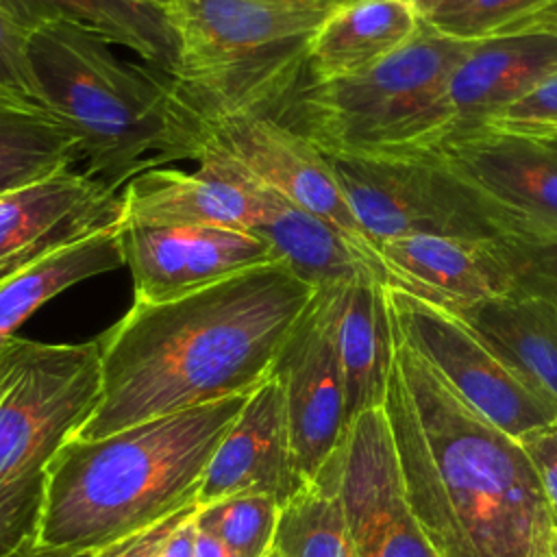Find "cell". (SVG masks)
Returning <instances> with one entry per match:
<instances>
[{
    "mask_svg": "<svg viewBox=\"0 0 557 557\" xmlns=\"http://www.w3.org/2000/svg\"><path fill=\"white\" fill-rule=\"evenodd\" d=\"M315 292L272 261L172 300H133L98 337L100 398L72 437L250 394Z\"/></svg>",
    "mask_w": 557,
    "mask_h": 557,
    "instance_id": "obj_1",
    "label": "cell"
},
{
    "mask_svg": "<svg viewBox=\"0 0 557 557\" xmlns=\"http://www.w3.org/2000/svg\"><path fill=\"white\" fill-rule=\"evenodd\" d=\"M383 409L409 505L437 557H557V527L520 440L463 400L396 329Z\"/></svg>",
    "mask_w": 557,
    "mask_h": 557,
    "instance_id": "obj_2",
    "label": "cell"
},
{
    "mask_svg": "<svg viewBox=\"0 0 557 557\" xmlns=\"http://www.w3.org/2000/svg\"><path fill=\"white\" fill-rule=\"evenodd\" d=\"M246 396L159 416L94 440L70 437L48 466L35 548L94 553L198 503L209 461Z\"/></svg>",
    "mask_w": 557,
    "mask_h": 557,
    "instance_id": "obj_3",
    "label": "cell"
},
{
    "mask_svg": "<svg viewBox=\"0 0 557 557\" xmlns=\"http://www.w3.org/2000/svg\"><path fill=\"white\" fill-rule=\"evenodd\" d=\"M28 52L46 107L78 137L89 176L120 191L185 161L170 74L122 61L107 39L61 22L35 26Z\"/></svg>",
    "mask_w": 557,
    "mask_h": 557,
    "instance_id": "obj_4",
    "label": "cell"
},
{
    "mask_svg": "<svg viewBox=\"0 0 557 557\" xmlns=\"http://www.w3.org/2000/svg\"><path fill=\"white\" fill-rule=\"evenodd\" d=\"M470 46L422 20L409 44L361 74L315 83L302 70L265 113L329 154L429 150L448 135V81Z\"/></svg>",
    "mask_w": 557,
    "mask_h": 557,
    "instance_id": "obj_5",
    "label": "cell"
},
{
    "mask_svg": "<svg viewBox=\"0 0 557 557\" xmlns=\"http://www.w3.org/2000/svg\"><path fill=\"white\" fill-rule=\"evenodd\" d=\"M329 13L270 0H172L176 104L198 113L268 109L302 74Z\"/></svg>",
    "mask_w": 557,
    "mask_h": 557,
    "instance_id": "obj_6",
    "label": "cell"
},
{
    "mask_svg": "<svg viewBox=\"0 0 557 557\" xmlns=\"http://www.w3.org/2000/svg\"><path fill=\"white\" fill-rule=\"evenodd\" d=\"M11 370L0 396V518L39 527L48 466L98 405L100 344L9 339Z\"/></svg>",
    "mask_w": 557,
    "mask_h": 557,
    "instance_id": "obj_7",
    "label": "cell"
},
{
    "mask_svg": "<svg viewBox=\"0 0 557 557\" xmlns=\"http://www.w3.org/2000/svg\"><path fill=\"white\" fill-rule=\"evenodd\" d=\"M326 154L368 239L450 235L505 239L472 191L431 152Z\"/></svg>",
    "mask_w": 557,
    "mask_h": 557,
    "instance_id": "obj_8",
    "label": "cell"
},
{
    "mask_svg": "<svg viewBox=\"0 0 557 557\" xmlns=\"http://www.w3.org/2000/svg\"><path fill=\"white\" fill-rule=\"evenodd\" d=\"M185 159L220 154L261 185L339 228L381 270L379 252L359 226L329 161L302 135L265 111H187L176 104ZM385 274V272H383Z\"/></svg>",
    "mask_w": 557,
    "mask_h": 557,
    "instance_id": "obj_9",
    "label": "cell"
},
{
    "mask_svg": "<svg viewBox=\"0 0 557 557\" xmlns=\"http://www.w3.org/2000/svg\"><path fill=\"white\" fill-rule=\"evenodd\" d=\"M509 242L557 239V133H453L429 148Z\"/></svg>",
    "mask_w": 557,
    "mask_h": 557,
    "instance_id": "obj_10",
    "label": "cell"
},
{
    "mask_svg": "<svg viewBox=\"0 0 557 557\" xmlns=\"http://www.w3.org/2000/svg\"><path fill=\"white\" fill-rule=\"evenodd\" d=\"M394 329L476 411L516 440L557 422V400L540 394L457 313L385 283Z\"/></svg>",
    "mask_w": 557,
    "mask_h": 557,
    "instance_id": "obj_11",
    "label": "cell"
},
{
    "mask_svg": "<svg viewBox=\"0 0 557 557\" xmlns=\"http://www.w3.org/2000/svg\"><path fill=\"white\" fill-rule=\"evenodd\" d=\"M339 287H324L313 294L272 366L285 394L292 448L302 481L320 472L348 433L337 348Z\"/></svg>",
    "mask_w": 557,
    "mask_h": 557,
    "instance_id": "obj_12",
    "label": "cell"
},
{
    "mask_svg": "<svg viewBox=\"0 0 557 557\" xmlns=\"http://www.w3.org/2000/svg\"><path fill=\"white\" fill-rule=\"evenodd\" d=\"M342 500L357 557H437L409 505L383 407L348 426Z\"/></svg>",
    "mask_w": 557,
    "mask_h": 557,
    "instance_id": "obj_13",
    "label": "cell"
},
{
    "mask_svg": "<svg viewBox=\"0 0 557 557\" xmlns=\"http://www.w3.org/2000/svg\"><path fill=\"white\" fill-rule=\"evenodd\" d=\"M196 172L152 168L122 187V224L222 226L255 231L276 202V191L220 154L198 157Z\"/></svg>",
    "mask_w": 557,
    "mask_h": 557,
    "instance_id": "obj_14",
    "label": "cell"
},
{
    "mask_svg": "<svg viewBox=\"0 0 557 557\" xmlns=\"http://www.w3.org/2000/svg\"><path fill=\"white\" fill-rule=\"evenodd\" d=\"M122 226V191L72 168L0 196V283L59 248Z\"/></svg>",
    "mask_w": 557,
    "mask_h": 557,
    "instance_id": "obj_15",
    "label": "cell"
},
{
    "mask_svg": "<svg viewBox=\"0 0 557 557\" xmlns=\"http://www.w3.org/2000/svg\"><path fill=\"white\" fill-rule=\"evenodd\" d=\"M124 265L135 300L163 302L187 296L244 270L272 263L263 237L222 226H133L122 224Z\"/></svg>",
    "mask_w": 557,
    "mask_h": 557,
    "instance_id": "obj_16",
    "label": "cell"
},
{
    "mask_svg": "<svg viewBox=\"0 0 557 557\" xmlns=\"http://www.w3.org/2000/svg\"><path fill=\"white\" fill-rule=\"evenodd\" d=\"M509 239L409 235L379 246L385 283L453 313L516 287Z\"/></svg>",
    "mask_w": 557,
    "mask_h": 557,
    "instance_id": "obj_17",
    "label": "cell"
},
{
    "mask_svg": "<svg viewBox=\"0 0 557 557\" xmlns=\"http://www.w3.org/2000/svg\"><path fill=\"white\" fill-rule=\"evenodd\" d=\"M305 485L298 474L285 394L278 379L259 383L226 431L205 472L198 505L235 494H268L281 505Z\"/></svg>",
    "mask_w": 557,
    "mask_h": 557,
    "instance_id": "obj_18",
    "label": "cell"
},
{
    "mask_svg": "<svg viewBox=\"0 0 557 557\" xmlns=\"http://www.w3.org/2000/svg\"><path fill=\"white\" fill-rule=\"evenodd\" d=\"M555 72L553 30H520L472 41L448 81V135L485 126Z\"/></svg>",
    "mask_w": 557,
    "mask_h": 557,
    "instance_id": "obj_19",
    "label": "cell"
},
{
    "mask_svg": "<svg viewBox=\"0 0 557 557\" xmlns=\"http://www.w3.org/2000/svg\"><path fill=\"white\" fill-rule=\"evenodd\" d=\"M420 24L409 0H350L333 9L313 33L305 76L329 83L361 74L409 44Z\"/></svg>",
    "mask_w": 557,
    "mask_h": 557,
    "instance_id": "obj_20",
    "label": "cell"
},
{
    "mask_svg": "<svg viewBox=\"0 0 557 557\" xmlns=\"http://www.w3.org/2000/svg\"><path fill=\"white\" fill-rule=\"evenodd\" d=\"M337 348L346 389V422L383 407L392 361L394 329L385 283L363 274L339 287Z\"/></svg>",
    "mask_w": 557,
    "mask_h": 557,
    "instance_id": "obj_21",
    "label": "cell"
},
{
    "mask_svg": "<svg viewBox=\"0 0 557 557\" xmlns=\"http://www.w3.org/2000/svg\"><path fill=\"white\" fill-rule=\"evenodd\" d=\"M24 28L61 22L133 50L141 61L174 78L178 41L168 7L150 0H0Z\"/></svg>",
    "mask_w": 557,
    "mask_h": 557,
    "instance_id": "obj_22",
    "label": "cell"
},
{
    "mask_svg": "<svg viewBox=\"0 0 557 557\" xmlns=\"http://www.w3.org/2000/svg\"><path fill=\"white\" fill-rule=\"evenodd\" d=\"M540 394L557 400V305L513 287L457 313Z\"/></svg>",
    "mask_w": 557,
    "mask_h": 557,
    "instance_id": "obj_23",
    "label": "cell"
},
{
    "mask_svg": "<svg viewBox=\"0 0 557 557\" xmlns=\"http://www.w3.org/2000/svg\"><path fill=\"white\" fill-rule=\"evenodd\" d=\"M252 233L268 242L274 261L313 289L344 285L363 274H374L385 283L383 270L339 228L281 194L272 213Z\"/></svg>",
    "mask_w": 557,
    "mask_h": 557,
    "instance_id": "obj_24",
    "label": "cell"
},
{
    "mask_svg": "<svg viewBox=\"0 0 557 557\" xmlns=\"http://www.w3.org/2000/svg\"><path fill=\"white\" fill-rule=\"evenodd\" d=\"M124 265L122 226L100 231L54 250L0 283V350L15 331L67 287Z\"/></svg>",
    "mask_w": 557,
    "mask_h": 557,
    "instance_id": "obj_25",
    "label": "cell"
},
{
    "mask_svg": "<svg viewBox=\"0 0 557 557\" xmlns=\"http://www.w3.org/2000/svg\"><path fill=\"white\" fill-rule=\"evenodd\" d=\"M342 448L278 511L272 557H357L342 500Z\"/></svg>",
    "mask_w": 557,
    "mask_h": 557,
    "instance_id": "obj_26",
    "label": "cell"
},
{
    "mask_svg": "<svg viewBox=\"0 0 557 557\" xmlns=\"http://www.w3.org/2000/svg\"><path fill=\"white\" fill-rule=\"evenodd\" d=\"M81 161L74 131L50 111L0 100V196Z\"/></svg>",
    "mask_w": 557,
    "mask_h": 557,
    "instance_id": "obj_27",
    "label": "cell"
},
{
    "mask_svg": "<svg viewBox=\"0 0 557 557\" xmlns=\"http://www.w3.org/2000/svg\"><path fill=\"white\" fill-rule=\"evenodd\" d=\"M281 503L268 494H235L200 505L198 531L213 535L237 557H270Z\"/></svg>",
    "mask_w": 557,
    "mask_h": 557,
    "instance_id": "obj_28",
    "label": "cell"
},
{
    "mask_svg": "<svg viewBox=\"0 0 557 557\" xmlns=\"http://www.w3.org/2000/svg\"><path fill=\"white\" fill-rule=\"evenodd\" d=\"M28 37L30 30L0 7V100L33 111H50L35 78Z\"/></svg>",
    "mask_w": 557,
    "mask_h": 557,
    "instance_id": "obj_29",
    "label": "cell"
},
{
    "mask_svg": "<svg viewBox=\"0 0 557 557\" xmlns=\"http://www.w3.org/2000/svg\"><path fill=\"white\" fill-rule=\"evenodd\" d=\"M544 2L548 0H463L457 9L426 22L455 39L479 41L505 33Z\"/></svg>",
    "mask_w": 557,
    "mask_h": 557,
    "instance_id": "obj_30",
    "label": "cell"
},
{
    "mask_svg": "<svg viewBox=\"0 0 557 557\" xmlns=\"http://www.w3.org/2000/svg\"><path fill=\"white\" fill-rule=\"evenodd\" d=\"M485 128L531 135L557 133V72L546 76L527 96L492 117Z\"/></svg>",
    "mask_w": 557,
    "mask_h": 557,
    "instance_id": "obj_31",
    "label": "cell"
},
{
    "mask_svg": "<svg viewBox=\"0 0 557 557\" xmlns=\"http://www.w3.org/2000/svg\"><path fill=\"white\" fill-rule=\"evenodd\" d=\"M516 287L540 294L557 305V239L542 244L507 242Z\"/></svg>",
    "mask_w": 557,
    "mask_h": 557,
    "instance_id": "obj_32",
    "label": "cell"
},
{
    "mask_svg": "<svg viewBox=\"0 0 557 557\" xmlns=\"http://www.w3.org/2000/svg\"><path fill=\"white\" fill-rule=\"evenodd\" d=\"M198 503L168 516L165 520L137 531L133 535H126L113 544H107L98 550L91 553V557H161L168 540L172 537V533L185 522L189 520L196 511H198Z\"/></svg>",
    "mask_w": 557,
    "mask_h": 557,
    "instance_id": "obj_33",
    "label": "cell"
},
{
    "mask_svg": "<svg viewBox=\"0 0 557 557\" xmlns=\"http://www.w3.org/2000/svg\"><path fill=\"white\" fill-rule=\"evenodd\" d=\"M518 440L537 472L557 527V422L529 431Z\"/></svg>",
    "mask_w": 557,
    "mask_h": 557,
    "instance_id": "obj_34",
    "label": "cell"
},
{
    "mask_svg": "<svg viewBox=\"0 0 557 557\" xmlns=\"http://www.w3.org/2000/svg\"><path fill=\"white\" fill-rule=\"evenodd\" d=\"M520 30H553V33H557V0L544 2L540 9H535L529 15L520 17L516 24H511L500 35L520 33Z\"/></svg>",
    "mask_w": 557,
    "mask_h": 557,
    "instance_id": "obj_35",
    "label": "cell"
},
{
    "mask_svg": "<svg viewBox=\"0 0 557 557\" xmlns=\"http://www.w3.org/2000/svg\"><path fill=\"white\" fill-rule=\"evenodd\" d=\"M196 516V513H194ZM194 516L185 520L168 540L161 557H196V535L198 527L194 522Z\"/></svg>",
    "mask_w": 557,
    "mask_h": 557,
    "instance_id": "obj_36",
    "label": "cell"
},
{
    "mask_svg": "<svg viewBox=\"0 0 557 557\" xmlns=\"http://www.w3.org/2000/svg\"><path fill=\"white\" fill-rule=\"evenodd\" d=\"M196 557H237V555L231 548H226L220 540H215L213 535L198 531V535H196Z\"/></svg>",
    "mask_w": 557,
    "mask_h": 557,
    "instance_id": "obj_37",
    "label": "cell"
},
{
    "mask_svg": "<svg viewBox=\"0 0 557 557\" xmlns=\"http://www.w3.org/2000/svg\"><path fill=\"white\" fill-rule=\"evenodd\" d=\"M422 20H431L457 9L463 0H409Z\"/></svg>",
    "mask_w": 557,
    "mask_h": 557,
    "instance_id": "obj_38",
    "label": "cell"
},
{
    "mask_svg": "<svg viewBox=\"0 0 557 557\" xmlns=\"http://www.w3.org/2000/svg\"><path fill=\"white\" fill-rule=\"evenodd\" d=\"M270 2H281V4H292V7H302V9H315V11H333L350 0H270Z\"/></svg>",
    "mask_w": 557,
    "mask_h": 557,
    "instance_id": "obj_39",
    "label": "cell"
},
{
    "mask_svg": "<svg viewBox=\"0 0 557 557\" xmlns=\"http://www.w3.org/2000/svg\"><path fill=\"white\" fill-rule=\"evenodd\" d=\"M9 370H11V350H9V342H7L0 350V396L4 394V387L9 381Z\"/></svg>",
    "mask_w": 557,
    "mask_h": 557,
    "instance_id": "obj_40",
    "label": "cell"
},
{
    "mask_svg": "<svg viewBox=\"0 0 557 557\" xmlns=\"http://www.w3.org/2000/svg\"><path fill=\"white\" fill-rule=\"evenodd\" d=\"M24 557H91V553H54V550L35 548V550L26 553Z\"/></svg>",
    "mask_w": 557,
    "mask_h": 557,
    "instance_id": "obj_41",
    "label": "cell"
},
{
    "mask_svg": "<svg viewBox=\"0 0 557 557\" xmlns=\"http://www.w3.org/2000/svg\"><path fill=\"white\" fill-rule=\"evenodd\" d=\"M154 2H159V4H163V7H168L172 0H154Z\"/></svg>",
    "mask_w": 557,
    "mask_h": 557,
    "instance_id": "obj_42",
    "label": "cell"
},
{
    "mask_svg": "<svg viewBox=\"0 0 557 557\" xmlns=\"http://www.w3.org/2000/svg\"><path fill=\"white\" fill-rule=\"evenodd\" d=\"M150 2H154V0H150ZM157 4H159V2H157Z\"/></svg>",
    "mask_w": 557,
    "mask_h": 557,
    "instance_id": "obj_43",
    "label": "cell"
},
{
    "mask_svg": "<svg viewBox=\"0 0 557 557\" xmlns=\"http://www.w3.org/2000/svg\"><path fill=\"white\" fill-rule=\"evenodd\" d=\"M270 557H272V555H270Z\"/></svg>",
    "mask_w": 557,
    "mask_h": 557,
    "instance_id": "obj_44",
    "label": "cell"
}]
</instances>
